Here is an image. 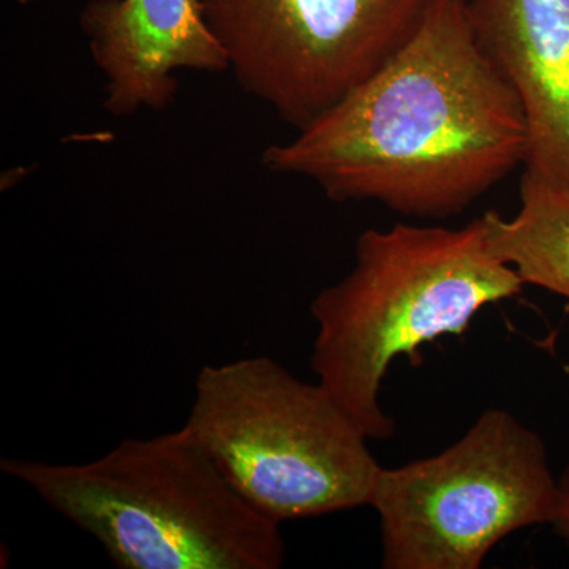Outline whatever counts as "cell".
I'll return each instance as SVG.
<instances>
[{
	"label": "cell",
	"mask_w": 569,
	"mask_h": 569,
	"mask_svg": "<svg viewBox=\"0 0 569 569\" xmlns=\"http://www.w3.org/2000/svg\"><path fill=\"white\" fill-rule=\"evenodd\" d=\"M186 429L266 518H317L370 505L381 466L320 383L266 356L206 366Z\"/></svg>",
	"instance_id": "obj_4"
},
{
	"label": "cell",
	"mask_w": 569,
	"mask_h": 569,
	"mask_svg": "<svg viewBox=\"0 0 569 569\" xmlns=\"http://www.w3.org/2000/svg\"><path fill=\"white\" fill-rule=\"evenodd\" d=\"M0 468L96 538L121 569H277L280 523L236 492L186 429L129 438L86 463Z\"/></svg>",
	"instance_id": "obj_3"
},
{
	"label": "cell",
	"mask_w": 569,
	"mask_h": 569,
	"mask_svg": "<svg viewBox=\"0 0 569 569\" xmlns=\"http://www.w3.org/2000/svg\"><path fill=\"white\" fill-rule=\"evenodd\" d=\"M468 10L526 112V174L569 187V0H468Z\"/></svg>",
	"instance_id": "obj_8"
},
{
	"label": "cell",
	"mask_w": 569,
	"mask_h": 569,
	"mask_svg": "<svg viewBox=\"0 0 569 569\" xmlns=\"http://www.w3.org/2000/svg\"><path fill=\"white\" fill-rule=\"evenodd\" d=\"M13 2L20 3V6H29L33 0H13Z\"/></svg>",
	"instance_id": "obj_11"
},
{
	"label": "cell",
	"mask_w": 569,
	"mask_h": 569,
	"mask_svg": "<svg viewBox=\"0 0 569 569\" xmlns=\"http://www.w3.org/2000/svg\"><path fill=\"white\" fill-rule=\"evenodd\" d=\"M80 26L114 118L170 107L178 71H228L201 0H89Z\"/></svg>",
	"instance_id": "obj_7"
},
{
	"label": "cell",
	"mask_w": 569,
	"mask_h": 569,
	"mask_svg": "<svg viewBox=\"0 0 569 569\" xmlns=\"http://www.w3.org/2000/svg\"><path fill=\"white\" fill-rule=\"evenodd\" d=\"M550 526L569 545V467L557 478V500Z\"/></svg>",
	"instance_id": "obj_10"
},
{
	"label": "cell",
	"mask_w": 569,
	"mask_h": 569,
	"mask_svg": "<svg viewBox=\"0 0 569 569\" xmlns=\"http://www.w3.org/2000/svg\"><path fill=\"white\" fill-rule=\"evenodd\" d=\"M246 93L305 129L408 40L433 0H201Z\"/></svg>",
	"instance_id": "obj_6"
},
{
	"label": "cell",
	"mask_w": 569,
	"mask_h": 569,
	"mask_svg": "<svg viewBox=\"0 0 569 569\" xmlns=\"http://www.w3.org/2000/svg\"><path fill=\"white\" fill-rule=\"evenodd\" d=\"M490 250L523 284L569 299V187L523 173L516 216L489 211Z\"/></svg>",
	"instance_id": "obj_9"
},
{
	"label": "cell",
	"mask_w": 569,
	"mask_h": 569,
	"mask_svg": "<svg viewBox=\"0 0 569 569\" xmlns=\"http://www.w3.org/2000/svg\"><path fill=\"white\" fill-rule=\"evenodd\" d=\"M518 93L482 48L468 0H433L406 43L261 163L339 203L445 219L526 167Z\"/></svg>",
	"instance_id": "obj_1"
},
{
	"label": "cell",
	"mask_w": 569,
	"mask_h": 569,
	"mask_svg": "<svg viewBox=\"0 0 569 569\" xmlns=\"http://www.w3.org/2000/svg\"><path fill=\"white\" fill-rule=\"evenodd\" d=\"M522 288L490 250L482 216L462 228L367 230L350 274L310 306L318 325L310 366L369 440H388L396 422L380 406V389L397 356L462 335L486 306Z\"/></svg>",
	"instance_id": "obj_2"
},
{
	"label": "cell",
	"mask_w": 569,
	"mask_h": 569,
	"mask_svg": "<svg viewBox=\"0 0 569 569\" xmlns=\"http://www.w3.org/2000/svg\"><path fill=\"white\" fill-rule=\"evenodd\" d=\"M557 478L545 441L515 415L489 408L432 458L380 468L381 567L478 569L515 531L552 522Z\"/></svg>",
	"instance_id": "obj_5"
}]
</instances>
